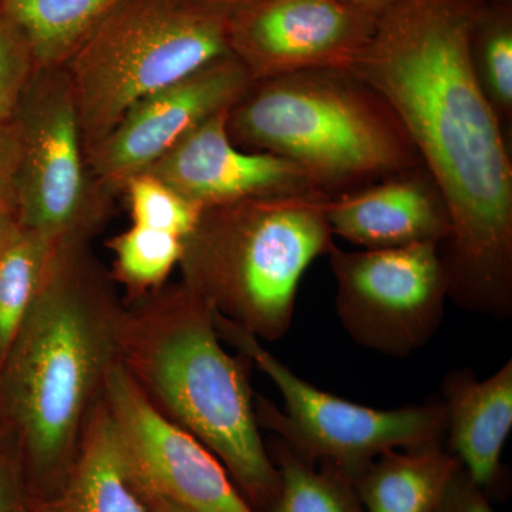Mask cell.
I'll return each instance as SVG.
<instances>
[{
    "label": "cell",
    "mask_w": 512,
    "mask_h": 512,
    "mask_svg": "<svg viewBox=\"0 0 512 512\" xmlns=\"http://www.w3.org/2000/svg\"><path fill=\"white\" fill-rule=\"evenodd\" d=\"M473 0H402L349 67L397 114L450 215L448 299L512 316V163L470 52Z\"/></svg>",
    "instance_id": "6da1fadb"
},
{
    "label": "cell",
    "mask_w": 512,
    "mask_h": 512,
    "mask_svg": "<svg viewBox=\"0 0 512 512\" xmlns=\"http://www.w3.org/2000/svg\"><path fill=\"white\" fill-rule=\"evenodd\" d=\"M90 244L62 245L0 363V437L45 500L69 474L119 360L124 302Z\"/></svg>",
    "instance_id": "7a4b0ae2"
},
{
    "label": "cell",
    "mask_w": 512,
    "mask_h": 512,
    "mask_svg": "<svg viewBox=\"0 0 512 512\" xmlns=\"http://www.w3.org/2000/svg\"><path fill=\"white\" fill-rule=\"evenodd\" d=\"M221 342L214 309L183 281L124 302L121 366L158 413L220 460L252 508L266 512L279 476L256 420L252 363Z\"/></svg>",
    "instance_id": "3957f363"
},
{
    "label": "cell",
    "mask_w": 512,
    "mask_h": 512,
    "mask_svg": "<svg viewBox=\"0 0 512 512\" xmlns=\"http://www.w3.org/2000/svg\"><path fill=\"white\" fill-rule=\"evenodd\" d=\"M227 131L242 150L301 165L330 198L424 167L392 107L349 70L252 82Z\"/></svg>",
    "instance_id": "277c9868"
},
{
    "label": "cell",
    "mask_w": 512,
    "mask_h": 512,
    "mask_svg": "<svg viewBox=\"0 0 512 512\" xmlns=\"http://www.w3.org/2000/svg\"><path fill=\"white\" fill-rule=\"evenodd\" d=\"M328 200L249 198L205 208L183 239L181 281L256 339L284 338L303 274L335 247Z\"/></svg>",
    "instance_id": "5b68a950"
},
{
    "label": "cell",
    "mask_w": 512,
    "mask_h": 512,
    "mask_svg": "<svg viewBox=\"0 0 512 512\" xmlns=\"http://www.w3.org/2000/svg\"><path fill=\"white\" fill-rule=\"evenodd\" d=\"M234 8L208 0L121 2L63 66L84 153L141 99L231 55Z\"/></svg>",
    "instance_id": "8992f818"
},
{
    "label": "cell",
    "mask_w": 512,
    "mask_h": 512,
    "mask_svg": "<svg viewBox=\"0 0 512 512\" xmlns=\"http://www.w3.org/2000/svg\"><path fill=\"white\" fill-rule=\"evenodd\" d=\"M214 323L221 340L247 356L284 397V410L254 397L259 427L308 463L332 464L353 480L384 451L443 443L446 410L440 399L387 410L349 402L295 375L261 340L215 311Z\"/></svg>",
    "instance_id": "52a82bcc"
},
{
    "label": "cell",
    "mask_w": 512,
    "mask_h": 512,
    "mask_svg": "<svg viewBox=\"0 0 512 512\" xmlns=\"http://www.w3.org/2000/svg\"><path fill=\"white\" fill-rule=\"evenodd\" d=\"M18 220L53 244H90L116 197L90 174L63 67L40 69L20 106Z\"/></svg>",
    "instance_id": "ba28073f"
},
{
    "label": "cell",
    "mask_w": 512,
    "mask_h": 512,
    "mask_svg": "<svg viewBox=\"0 0 512 512\" xmlns=\"http://www.w3.org/2000/svg\"><path fill=\"white\" fill-rule=\"evenodd\" d=\"M336 313L357 345L407 357L440 329L448 299L440 245L329 252Z\"/></svg>",
    "instance_id": "9c48e42d"
},
{
    "label": "cell",
    "mask_w": 512,
    "mask_h": 512,
    "mask_svg": "<svg viewBox=\"0 0 512 512\" xmlns=\"http://www.w3.org/2000/svg\"><path fill=\"white\" fill-rule=\"evenodd\" d=\"M103 402L131 483L191 512H256L220 460L158 413L119 360Z\"/></svg>",
    "instance_id": "30bf717a"
},
{
    "label": "cell",
    "mask_w": 512,
    "mask_h": 512,
    "mask_svg": "<svg viewBox=\"0 0 512 512\" xmlns=\"http://www.w3.org/2000/svg\"><path fill=\"white\" fill-rule=\"evenodd\" d=\"M377 22V16L338 0H244L229 18V50L254 82L308 70H349Z\"/></svg>",
    "instance_id": "8fae6325"
},
{
    "label": "cell",
    "mask_w": 512,
    "mask_h": 512,
    "mask_svg": "<svg viewBox=\"0 0 512 512\" xmlns=\"http://www.w3.org/2000/svg\"><path fill=\"white\" fill-rule=\"evenodd\" d=\"M252 82L231 53L144 97L86 151L90 174L104 190L119 197L131 177L146 173L195 127L231 110Z\"/></svg>",
    "instance_id": "7c38bea8"
},
{
    "label": "cell",
    "mask_w": 512,
    "mask_h": 512,
    "mask_svg": "<svg viewBox=\"0 0 512 512\" xmlns=\"http://www.w3.org/2000/svg\"><path fill=\"white\" fill-rule=\"evenodd\" d=\"M228 111L195 127L146 173L201 210L249 198L329 197L301 165L235 146Z\"/></svg>",
    "instance_id": "4fadbf2b"
},
{
    "label": "cell",
    "mask_w": 512,
    "mask_h": 512,
    "mask_svg": "<svg viewBox=\"0 0 512 512\" xmlns=\"http://www.w3.org/2000/svg\"><path fill=\"white\" fill-rule=\"evenodd\" d=\"M333 237L366 249L443 244L450 215L426 167L384 178L326 202Z\"/></svg>",
    "instance_id": "5bb4252c"
},
{
    "label": "cell",
    "mask_w": 512,
    "mask_h": 512,
    "mask_svg": "<svg viewBox=\"0 0 512 512\" xmlns=\"http://www.w3.org/2000/svg\"><path fill=\"white\" fill-rule=\"evenodd\" d=\"M440 390L450 451L485 490L497 481L512 427V359L485 380L470 369L453 370Z\"/></svg>",
    "instance_id": "9a60e30c"
},
{
    "label": "cell",
    "mask_w": 512,
    "mask_h": 512,
    "mask_svg": "<svg viewBox=\"0 0 512 512\" xmlns=\"http://www.w3.org/2000/svg\"><path fill=\"white\" fill-rule=\"evenodd\" d=\"M37 512H148L128 480L103 394L69 474L56 493L39 500Z\"/></svg>",
    "instance_id": "2e32d148"
},
{
    "label": "cell",
    "mask_w": 512,
    "mask_h": 512,
    "mask_svg": "<svg viewBox=\"0 0 512 512\" xmlns=\"http://www.w3.org/2000/svg\"><path fill=\"white\" fill-rule=\"evenodd\" d=\"M461 463L443 443L384 451L355 478L365 512H434Z\"/></svg>",
    "instance_id": "e0dca14e"
},
{
    "label": "cell",
    "mask_w": 512,
    "mask_h": 512,
    "mask_svg": "<svg viewBox=\"0 0 512 512\" xmlns=\"http://www.w3.org/2000/svg\"><path fill=\"white\" fill-rule=\"evenodd\" d=\"M124 0H0V13L25 32L40 69H56Z\"/></svg>",
    "instance_id": "ac0fdd59"
},
{
    "label": "cell",
    "mask_w": 512,
    "mask_h": 512,
    "mask_svg": "<svg viewBox=\"0 0 512 512\" xmlns=\"http://www.w3.org/2000/svg\"><path fill=\"white\" fill-rule=\"evenodd\" d=\"M57 248L19 220L0 231V363L35 301Z\"/></svg>",
    "instance_id": "d6986e66"
},
{
    "label": "cell",
    "mask_w": 512,
    "mask_h": 512,
    "mask_svg": "<svg viewBox=\"0 0 512 512\" xmlns=\"http://www.w3.org/2000/svg\"><path fill=\"white\" fill-rule=\"evenodd\" d=\"M266 448L279 476L278 493L266 512H365L352 478L339 468L325 463L316 468L279 437Z\"/></svg>",
    "instance_id": "ffe728a7"
},
{
    "label": "cell",
    "mask_w": 512,
    "mask_h": 512,
    "mask_svg": "<svg viewBox=\"0 0 512 512\" xmlns=\"http://www.w3.org/2000/svg\"><path fill=\"white\" fill-rule=\"evenodd\" d=\"M106 245L113 254L110 276L126 291L124 302L167 284L183 255V239L134 224L111 237Z\"/></svg>",
    "instance_id": "44dd1931"
},
{
    "label": "cell",
    "mask_w": 512,
    "mask_h": 512,
    "mask_svg": "<svg viewBox=\"0 0 512 512\" xmlns=\"http://www.w3.org/2000/svg\"><path fill=\"white\" fill-rule=\"evenodd\" d=\"M478 83L503 126L512 116L511 5H478L470 32Z\"/></svg>",
    "instance_id": "7402d4cb"
},
{
    "label": "cell",
    "mask_w": 512,
    "mask_h": 512,
    "mask_svg": "<svg viewBox=\"0 0 512 512\" xmlns=\"http://www.w3.org/2000/svg\"><path fill=\"white\" fill-rule=\"evenodd\" d=\"M121 195L126 197L134 225L168 232L181 239L190 235L202 211L148 173L131 177Z\"/></svg>",
    "instance_id": "603a6c76"
},
{
    "label": "cell",
    "mask_w": 512,
    "mask_h": 512,
    "mask_svg": "<svg viewBox=\"0 0 512 512\" xmlns=\"http://www.w3.org/2000/svg\"><path fill=\"white\" fill-rule=\"evenodd\" d=\"M39 70L25 32L0 13V124L16 120Z\"/></svg>",
    "instance_id": "cb8c5ba5"
},
{
    "label": "cell",
    "mask_w": 512,
    "mask_h": 512,
    "mask_svg": "<svg viewBox=\"0 0 512 512\" xmlns=\"http://www.w3.org/2000/svg\"><path fill=\"white\" fill-rule=\"evenodd\" d=\"M20 124H0V231L18 220Z\"/></svg>",
    "instance_id": "d4e9b609"
},
{
    "label": "cell",
    "mask_w": 512,
    "mask_h": 512,
    "mask_svg": "<svg viewBox=\"0 0 512 512\" xmlns=\"http://www.w3.org/2000/svg\"><path fill=\"white\" fill-rule=\"evenodd\" d=\"M37 503L18 454L0 437V512H37Z\"/></svg>",
    "instance_id": "484cf974"
},
{
    "label": "cell",
    "mask_w": 512,
    "mask_h": 512,
    "mask_svg": "<svg viewBox=\"0 0 512 512\" xmlns=\"http://www.w3.org/2000/svg\"><path fill=\"white\" fill-rule=\"evenodd\" d=\"M434 512H494L483 488L478 487L464 468L453 478Z\"/></svg>",
    "instance_id": "4316f807"
},
{
    "label": "cell",
    "mask_w": 512,
    "mask_h": 512,
    "mask_svg": "<svg viewBox=\"0 0 512 512\" xmlns=\"http://www.w3.org/2000/svg\"><path fill=\"white\" fill-rule=\"evenodd\" d=\"M128 480H130V478H128ZM131 485H133V488L136 490L140 500L143 501L144 505H146L148 512H191L180 507V505L165 500V498L153 493V491L146 490V488L143 487H138V485L133 483H131Z\"/></svg>",
    "instance_id": "83f0119b"
},
{
    "label": "cell",
    "mask_w": 512,
    "mask_h": 512,
    "mask_svg": "<svg viewBox=\"0 0 512 512\" xmlns=\"http://www.w3.org/2000/svg\"><path fill=\"white\" fill-rule=\"evenodd\" d=\"M338 2L380 18L387 10L392 9L393 6H396L402 0H338Z\"/></svg>",
    "instance_id": "f1b7e54d"
},
{
    "label": "cell",
    "mask_w": 512,
    "mask_h": 512,
    "mask_svg": "<svg viewBox=\"0 0 512 512\" xmlns=\"http://www.w3.org/2000/svg\"><path fill=\"white\" fill-rule=\"evenodd\" d=\"M474 3L481 6L488 5H511V0H473Z\"/></svg>",
    "instance_id": "f546056e"
},
{
    "label": "cell",
    "mask_w": 512,
    "mask_h": 512,
    "mask_svg": "<svg viewBox=\"0 0 512 512\" xmlns=\"http://www.w3.org/2000/svg\"><path fill=\"white\" fill-rule=\"evenodd\" d=\"M208 2L218 3V5L237 6L238 3L244 2V0H208Z\"/></svg>",
    "instance_id": "4dcf8cb0"
},
{
    "label": "cell",
    "mask_w": 512,
    "mask_h": 512,
    "mask_svg": "<svg viewBox=\"0 0 512 512\" xmlns=\"http://www.w3.org/2000/svg\"><path fill=\"white\" fill-rule=\"evenodd\" d=\"M268 2H279V0H268Z\"/></svg>",
    "instance_id": "1f68e13d"
}]
</instances>
